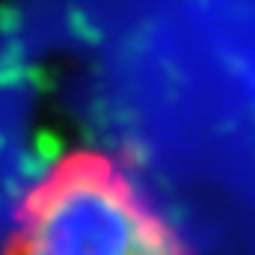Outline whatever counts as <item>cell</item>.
<instances>
[{
  "label": "cell",
  "mask_w": 255,
  "mask_h": 255,
  "mask_svg": "<svg viewBox=\"0 0 255 255\" xmlns=\"http://www.w3.org/2000/svg\"><path fill=\"white\" fill-rule=\"evenodd\" d=\"M187 244L128 166L104 148H68L24 190L3 253L166 255Z\"/></svg>",
  "instance_id": "cell-1"
}]
</instances>
